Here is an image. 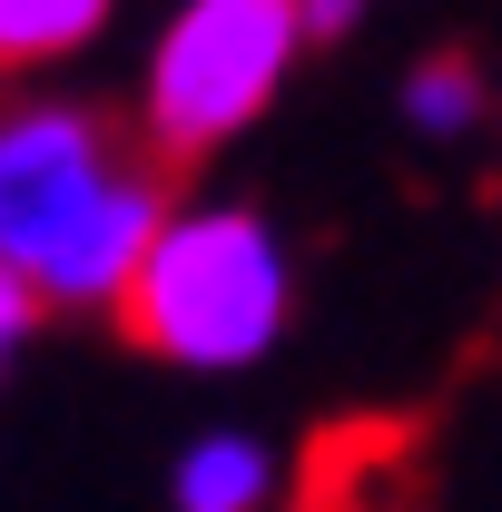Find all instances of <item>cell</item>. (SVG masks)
Instances as JSON below:
<instances>
[{
  "label": "cell",
  "instance_id": "6da1fadb",
  "mask_svg": "<svg viewBox=\"0 0 502 512\" xmlns=\"http://www.w3.org/2000/svg\"><path fill=\"white\" fill-rule=\"evenodd\" d=\"M168 217L158 178L128 168L89 109H0V266H20L50 306H128Z\"/></svg>",
  "mask_w": 502,
  "mask_h": 512
},
{
  "label": "cell",
  "instance_id": "7a4b0ae2",
  "mask_svg": "<svg viewBox=\"0 0 502 512\" xmlns=\"http://www.w3.org/2000/svg\"><path fill=\"white\" fill-rule=\"evenodd\" d=\"M286 306H296V276L256 207H178L128 286V335L158 345L168 365L237 375L286 335Z\"/></svg>",
  "mask_w": 502,
  "mask_h": 512
},
{
  "label": "cell",
  "instance_id": "3957f363",
  "mask_svg": "<svg viewBox=\"0 0 502 512\" xmlns=\"http://www.w3.org/2000/svg\"><path fill=\"white\" fill-rule=\"evenodd\" d=\"M306 50V0H178L148 50V138L168 158H207L276 109Z\"/></svg>",
  "mask_w": 502,
  "mask_h": 512
},
{
  "label": "cell",
  "instance_id": "277c9868",
  "mask_svg": "<svg viewBox=\"0 0 502 512\" xmlns=\"http://www.w3.org/2000/svg\"><path fill=\"white\" fill-rule=\"evenodd\" d=\"M276 493V453L256 434H197L178 453V512H266Z\"/></svg>",
  "mask_w": 502,
  "mask_h": 512
},
{
  "label": "cell",
  "instance_id": "5b68a950",
  "mask_svg": "<svg viewBox=\"0 0 502 512\" xmlns=\"http://www.w3.org/2000/svg\"><path fill=\"white\" fill-rule=\"evenodd\" d=\"M119 0H0V69H40V60H69L79 40L109 30Z\"/></svg>",
  "mask_w": 502,
  "mask_h": 512
},
{
  "label": "cell",
  "instance_id": "8992f818",
  "mask_svg": "<svg viewBox=\"0 0 502 512\" xmlns=\"http://www.w3.org/2000/svg\"><path fill=\"white\" fill-rule=\"evenodd\" d=\"M404 119L424 128V138H463V128L483 119V79H473V60H424L414 79H404Z\"/></svg>",
  "mask_w": 502,
  "mask_h": 512
},
{
  "label": "cell",
  "instance_id": "52a82bcc",
  "mask_svg": "<svg viewBox=\"0 0 502 512\" xmlns=\"http://www.w3.org/2000/svg\"><path fill=\"white\" fill-rule=\"evenodd\" d=\"M30 325H40V286H30L20 266H0V355H10Z\"/></svg>",
  "mask_w": 502,
  "mask_h": 512
},
{
  "label": "cell",
  "instance_id": "ba28073f",
  "mask_svg": "<svg viewBox=\"0 0 502 512\" xmlns=\"http://www.w3.org/2000/svg\"><path fill=\"white\" fill-rule=\"evenodd\" d=\"M365 0H306V40H345Z\"/></svg>",
  "mask_w": 502,
  "mask_h": 512
}]
</instances>
